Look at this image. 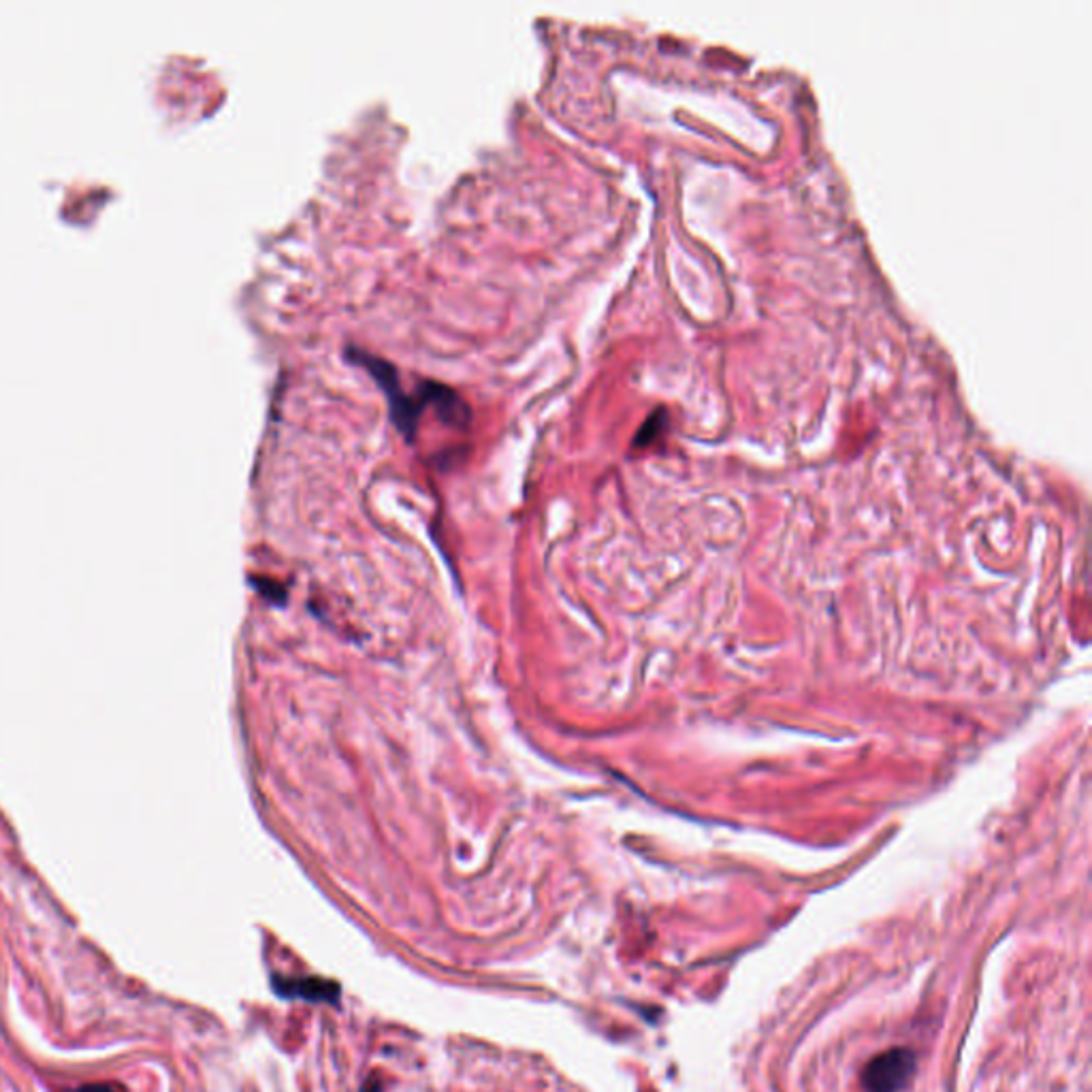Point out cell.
<instances>
[{"instance_id": "6da1fadb", "label": "cell", "mask_w": 1092, "mask_h": 1092, "mask_svg": "<svg viewBox=\"0 0 1092 1092\" xmlns=\"http://www.w3.org/2000/svg\"><path fill=\"white\" fill-rule=\"evenodd\" d=\"M344 353L349 356V361H353L355 365H361L363 370H367L374 376V381L381 384V388L388 397L391 418L395 420V425L399 427V431L408 440H413L418 416L427 404H434L446 423L461 425V427L468 425L470 406L450 386L438 383V381H420L418 388L414 391L416 395H408L399 383L397 367L393 363H388L386 358L372 355L358 346H346Z\"/></svg>"}, {"instance_id": "3957f363", "label": "cell", "mask_w": 1092, "mask_h": 1092, "mask_svg": "<svg viewBox=\"0 0 1092 1092\" xmlns=\"http://www.w3.org/2000/svg\"><path fill=\"white\" fill-rule=\"evenodd\" d=\"M280 997H301L310 1001H333L340 995V986L323 979H273Z\"/></svg>"}, {"instance_id": "7a4b0ae2", "label": "cell", "mask_w": 1092, "mask_h": 1092, "mask_svg": "<svg viewBox=\"0 0 1092 1092\" xmlns=\"http://www.w3.org/2000/svg\"><path fill=\"white\" fill-rule=\"evenodd\" d=\"M915 1057L912 1050L894 1048L875 1057L862 1073V1086L866 1092H901L912 1080Z\"/></svg>"}, {"instance_id": "277c9868", "label": "cell", "mask_w": 1092, "mask_h": 1092, "mask_svg": "<svg viewBox=\"0 0 1092 1092\" xmlns=\"http://www.w3.org/2000/svg\"><path fill=\"white\" fill-rule=\"evenodd\" d=\"M69 1092H128L118 1082H94V1084H84L80 1089H73Z\"/></svg>"}]
</instances>
